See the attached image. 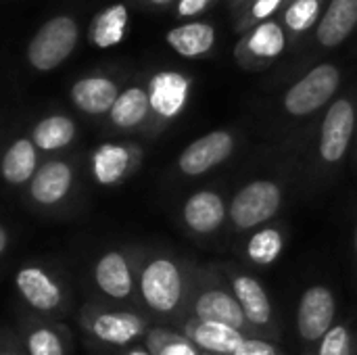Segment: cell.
<instances>
[{"mask_svg":"<svg viewBox=\"0 0 357 355\" xmlns=\"http://www.w3.org/2000/svg\"><path fill=\"white\" fill-rule=\"evenodd\" d=\"M282 207V188L274 180H253L230 201L228 218L236 230L247 232L264 226Z\"/></svg>","mask_w":357,"mask_h":355,"instance_id":"obj_1","label":"cell"},{"mask_svg":"<svg viewBox=\"0 0 357 355\" xmlns=\"http://www.w3.org/2000/svg\"><path fill=\"white\" fill-rule=\"evenodd\" d=\"M341 86V69L333 63L316 65L295 82L282 98V107L293 117H307L322 109Z\"/></svg>","mask_w":357,"mask_h":355,"instance_id":"obj_2","label":"cell"},{"mask_svg":"<svg viewBox=\"0 0 357 355\" xmlns=\"http://www.w3.org/2000/svg\"><path fill=\"white\" fill-rule=\"evenodd\" d=\"M184 293V278L178 264L169 257L151 259L140 274V295L157 314H172Z\"/></svg>","mask_w":357,"mask_h":355,"instance_id":"obj_3","label":"cell"},{"mask_svg":"<svg viewBox=\"0 0 357 355\" xmlns=\"http://www.w3.org/2000/svg\"><path fill=\"white\" fill-rule=\"evenodd\" d=\"M77 44V25L69 17H54L42 25L27 46V59L38 71L59 67Z\"/></svg>","mask_w":357,"mask_h":355,"instance_id":"obj_4","label":"cell"},{"mask_svg":"<svg viewBox=\"0 0 357 355\" xmlns=\"http://www.w3.org/2000/svg\"><path fill=\"white\" fill-rule=\"evenodd\" d=\"M356 134V107L349 98L335 100L322 121L318 153L326 165H339L349 153Z\"/></svg>","mask_w":357,"mask_h":355,"instance_id":"obj_5","label":"cell"},{"mask_svg":"<svg viewBox=\"0 0 357 355\" xmlns=\"http://www.w3.org/2000/svg\"><path fill=\"white\" fill-rule=\"evenodd\" d=\"M337 297L324 285H314L303 291L297 305V333L305 343H320L335 326Z\"/></svg>","mask_w":357,"mask_h":355,"instance_id":"obj_6","label":"cell"},{"mask_svg":"<svg viewBox=\"0 0 357 355\" xmlns=\"http://www.w3.org/2000/svg\"><path fill=\"white\" fill-rule=\"evenodd\" d=\"M236 140L228 130H213L190 142L178 157V169L184 176H203L232 157Z\"/></svg>","mask_w":357,"mask_h":355,"instance_id":"obj_7","label":"cell"},{"mask_svg":"<svg viewBox=\"0 0 357 355\" xmlns=\"http://www.w3.org/2000/svg\"><path fill=\"white\" fill-rule=\"evenodd\" d=\"M182 218L195 234H213L228 220V205L222 195L213 190H199L186 199Z\"/></svg>","mask_w":357,"mask_h":355,"instance_id":"obj_8","label":"cell"},{"mask_svg":"<svg viewBox=\"0 0 357 355\" xmlns=\"http://www.w3.org/2000/svg\"><path fill=\"white\" fill-rule=\"evenodd\" d=\"M15 285L25 303L38 312H52L63 301L61 287L52 280L48 272L38 266H25L17 272Z\"/></svg>","mask_w":357,"mask_h":355,"instance_id":"obj_9","label":"cell"},{"mask_svg":"<svg viewBox=\"0 0 357 355\" xmlns=\"http://www.w3.org/2000/svg\"><path fill=\"white\" fill-rule=\"evenodd\" d=\"M195 318L199 322H218L232 326L236 331H245L247 316L236 301L234 293H228L224 289H207L195 299Z\"/></svg>","mask_w":357,"mask_h":355,"instance_id":"obj_10","label":"cell"},{"mask_svg":"<svg viewBox=\"0 0 357 355\" xmlns=\"http://www.w3.org/2000/svg\"><path fill=\"white\" fill-rule=\"evenodd\" d=\"M73 184V169L67 161H46L29 182V197L38 205L61 203Z\"/></svg>","mask_w":357,"mask_h":355,"instance_id":"obj_11","label":"cell"},{"mask_svg":"<svg viewBox=\"0 0 357 355\" xmlns=\"http://www.w3.org/2000/svg\"><path fill=\"white\" fill-rule=\"evenodd\" d=\"M188 90H190V82L182 73L161 71L151 80V88H149L151 109L157 115L172 119L184 109Z\"/></svg>","mask_w":357,"mask_h":355,"instance_id":"obj_12","label":"cell"},{"mask_svg":"<svg viewBox=\"0 0 357 355\" xmlns=\"http://www.w3.org/2000/svg\"><path fill=\"white\" fill-rule=\"evenodd\" d=\"M357 25V0H331L318 21L316 38L324 48L343 44Z\"/></svg>","mask_w":357,"mask_h":355,"instance_id":"obj_13","label":"cell"},{"mask_svg":"<svg viewBox=\"0 0 357 355\" xmlns=\"http://www.w3.org/2000/svg\"><path fill=\"white\" fill-rule=\"evenodd\" d=\"M90 331L98 341L123 347L142 337L144 322L140 316L130 312H105L92 318Z\"/></svg>","mask_w":357,"mask_h":355,"instance_id":"obj_14","label":"cell"},{"mask_svg":"<svg viewBox=\"0 0 357 355\" xmlns=\"http://www.w3.org/2000/svg\"><path fill=\"white\" fill-rule=\"evenodd\" d=\"M96 287L111 299H128L134 291V278L128 259L119 251H107L94 266Z\"/></svg>","mask_w":357,"mask_h":355,"instance_id":"obj_15","label":"cell"},{"mask_svg":"<svg viewBox=\"0 0 357 355\" xmlns=\"http://www.w3.org/2000/svg\"><path fill=\"white\" fill-rule=\"evenodd\" d=\"M232 293L241 303L247 322L255 326H268L272 320V303L264 285L247 274H236L232 278Z\"/></svg>","mask_w":357,"mask_h":355,"instance_id":"obj_16","label":"cell"},{"mask_svg":"<svg viewBox=\"0 0 357 355\" xmlns=\"http://www.w3.org/2000/svg\"><path fill=\"white\" fill-rule=\"evenodd\" d=\"M119 96L117 84L109 77H84L73 84L71 98L77 109L90 115L109 113Z\"/></svg>","mask_w":357,"mask_h":355,"instance_id":"obj_17","label":"cell"},{"mask_svg":"<svg viewBox=\"0 0 357 355\" xmlns=\"http://www.w3.org/2000/svg\"><path fill=\"white\" fill-rule=\"evenodd\" d=\"M132 167V149L105 142L92 153V176L100 186L119 184Z\"/></svg>","mask_w":357,"mask_h":355,"instance_id":"obj_18","label":"cell"},{"mask_svg":"<svg viewBox=\"0 0 357 355\" xmlns=\"http://www.w3.org/2000/svg\"><path fill=\"white\" fill-rule=\"evenodd\" d=\"M38 172V149L31 142V138H17L4 153L0 174L2 178L13 184H25L31 182L33 174Z\"/></svg>","mask_w":357,"mask_h":355,"instance_id":"obj_19","label":"cell"},{"mask_svg":"<svg viewBox=\"0 0 357 355\" xmlns=\"http://www.w3.org/2000/svg\"><path fill=\"white\" fill-rule=\"evenodd\" d=\"M192 343L209 355H234L241 343L247 339L245 333L218 324V322H197L190 331Z\"/></svg>","mask_w":357,"mask_h":355,"instance_id":"obj_20","label":"cell"},{"mask_svg":"<svg viewBox=\"0 0 357 355\" xmlns=\"http://www.w3.org/2000/svg\"><path fill=\"white\" fill-rule=\"evenodd\" d=\"M167 44L186 59L203 56L215 44V29L209 23H184L167 31Z\"/></svg>","mask_w":357,"mask_h":355,"instance_id":"obj_21","label":"cell"},{"mask_svg":"<svg viewBox=\"0 0 357 355\" xmlns=\"http://www.w3.org/2000/svg\"><path fill=\"white\" fill-rule=\"evenodd\" d=\"M151 111V100H149V92L134 86L128 88L126 92H121L113 105V109L109 111L111 121L121 128V130H132L136 126H140L146 115Z\"/></svg>","mask_w":357,"mask_h":355,"instance_id":"obj_22","label":"cell"},{"mask_svg":"<svg viewBox=\"0 0 357 355\" xmlns=\"http://www.w3.org/2000/svg\"><path fill=\"white\" fill-rule=\"evenodd\" d=\"M75 138V123L67 115H48L36 123L31 132V142L40 151H59L71 144Z\"/></svg>","mask_w":357,"mask_h":355,"instance_id":"obj_23","label":"cell"},{"mask_svg":"<svg viewBox=\"0 0 357 355\" xmlns=\"http://www.w3.org/2000/svg\"><path fill=\"white\" fill-rule=\"evenodd\" d=\"M126 23H128V8L123 4H113L94 17L90 27V40L100 48L115 46L121 42L126 33Z\"/></svg>","mask_w":357,"mask_h":355,"instance_id":"obj_24","label":"cell"},{"mask_svg":"<svg viewBox=\"0 0 357 355\" xmlns=\"http://www.w3.org/2000/svg\"><path fill=\"white\" fill-rule=\"evenodd\" d=\"M247 50L261 61H270L276 59L284 52L287 48V36L284 29L276 23V21H264L261 25H257L251 36L247 38Z\"/></svg>","mask_w":357,"mask_h":355,"instance_id":"obj_25","label":"cell"},{"mask_svg":"<svg viewBox=\"0 0 357 355\" xmlns=\"http://www.w3.org/2000/svg\"><path fill=\"white\" fill-rule=\"evenodd\" d=\"M284 249V236L278 228H259L247 243V257L257 266H272Z\"/></svg>","mask_w":357,"mask_h":355,"instance_id":"obj_26","label":"cell"},{"mask_svg":"<svg viewBox=\"0 0 357 355\" xmlns=\"http://www.w3.org/2000/svg\"><path fill=\"white\" fill-rule=\"evenodd\" d=\"M320 15V0H293L287 6L284 23L293 31H305L310 29Z\"/></svg>","mask_w":357,"mask_h":355,"instance_id":"obj_27","label":"cell"},{"mask_svg":"<svg viewBox=\"0 0 357 355\" xmlns=\"http://www.w3.org/2000/svg\"><path fill=\"white\" fill-rule=\"evenodd\" d=\"M27 354L29 355H65L61 337L46 326L33 328L27 335Z\"/></svg>","mask_w":357,"mask_h":355,"instance_id":"obj_28","label":"cell"},{"mask_svg":"<svg viewBox=\"0 0 357 355\" xmlns=\"http://www.w3.org/2000/svg\"><path fill=\"white\" fill-rule=\"evenodd\" d=\"M354 339L345 324H335L320 341L318 355H351Z\"/></svg>","mask_w":357,"mask_h":355,"instance_id":"obj_29","label":"cell"},{"mask_svg":"<svg viewBox=\"0 0 357 355\" xmlns=\"http://www.w3.org/2000/svg\"><path fill=\"white\" fill-rule=\"evenodd\" d=\"M234 355H280L278 347L268 343V341H261V339H245L241 343V347L234 352Z\"/></svg>","mask_w":357,"mask_h":355,"instance_id":"obj_30","label":"cell"},{"mask_svg":"<svg viewBox=\"0 0 357 355\" xmlns=\"http://www.w3.org/2000/svg\"><path fill=\"white\" fill-rule=\"evenodd\" d=\"M157 355H197V352L190 343H186L182 339H169L159 347Z\"/></svg>","mask_w":357,"mask_h":355,"instance_id":"obj_31","label":"cell"},{"mask_svg":"<svg viewBox=\"0 0 357 355\" xmlns=\"http://www.w3.org/2000/svg\"><path fill=\"white\" fill-rule=\"evenodd\" d=\"M280 4H282V0H255L253 2V8H251V15H253V19L264 21L270 15H274Z\"/></svg>","mask_w":357,"mask_h":355,"instance_id":"obj_32","label":"cell"},{"mask_svg":"<svg viewBox=\"0 0 357 355\" xmlns=\"http://www.w3.org/2000/svg\"><path fill=\"white\" fill-rule=\"evenodd\" d=\"M213 0H178V15L180 17H195L201 15Z\"/></svg>","mask_w":357,"mask_h":355,"instance_id":"obj_33","label":"cell"},{"mask_svg":"<svg viewBox=\"0 0 357 355\" xmlns=\"http://www.w3.org/2000/svg\"><path fill=\"white\" fill-rule=\"evenodd\" d=\"M6 247H8V232L4 230V226H0V255L6 251Z\"/></svg>","mask_w":357,"mask_h":355,"instance_id":"obj_34","label":"cell"},{"mask_svg":"<svg viewBox=\"0 0 357 355\" xmlns=\"http://www.w3.org/2000/svg\"><path fill=\"white\" fill-rule=\"evenodd\" d=\"M153 4H159V6H165V4H169L172 0H151Z\"/></svg>","mask_w":357,"mask_h":355,"instance_id":"obj_35","label":"cell"},{"mask_svg":"<svg viewBox=\"0 0 357 355\" xmlns=\"http://www.w3.org/2000/svg\"><path fill=\"white\" fill-rule=\"evenodd\" d=\"M128 355H151V354H146L144 349H134V352H130Z\"/></svg>","mask_w":357,"mask_h":355,"instance_id":"obj_36","label":"cell"},{"mask_svg":"<svg viewBox=\"0 0 357 355\" xmlns=\"http://www.w3.org/2000/svg\"><path fill=\"white\" fill-rule=\"evenodd\" d=\"M354 243H356V253H357V224H356V241H354Z\"/></svg>","mask_w":357,"mask_h":355,"instance_id":"obj_37","label":"cell"},{"mask_svg":"<svg viewBox=\"0 0 357 355\" xmlns=\"http://www.w3.org/2000/svg\"><path fill=\"white\" fill-rule=\"evenodd\" d=\"M0 355H17V354H10V352H2Z\"/></svg>","mask_w":357,"mask_h":355,"instance_id":"obj_38","label":"cell"},{"mask_svg":"<svg viewBox=\"0 0 357 355\" xmlns=\"http://www.w3.org/2000/svg\"><path fill=\"white\" fill-rule=\"evenodd\" d=\"M243 2H251V4H253V2H255V0H243Z\"/></svg>","mask_w":357,"mask_h":355,"instance_id":"obj_39","label":"cell"}]
</instances>
